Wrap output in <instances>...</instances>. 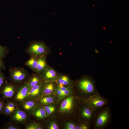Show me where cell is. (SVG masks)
<instances>
[{"instance_id": "d6986e66", "label": "cell", "mask_w": 129, "mask_h": 129, "mask_svg": "<svg viewBox=\"0 0 129 129\" xmlns=\"http://www.w3.org/2000/svg\"><path fill=\"white\" fill-rule=\"evenodd\" d=\"M27 115L23 111L17 109L14 113L12 117V119L19 122H22L25 121L27 118Z\"/></svg>"}, {"instance_id": "7a4b0ae2", "label": "cell", "mask_w": 129, "mask_h": 129, "mask_svg": "<svg viewBox=\"0 0 129 129\" xmlns=\"http://www.w3.org/2000/svg\"><path fill=\"white\" fill-rule=\"evenodd\" d=\"M81 101L75 92L64 98L58 109L59 114L63 118L77 120Z\"/></svg>"}, {"instance_id": "3957f363", "label": "cell", "mask_w": 129, "mask_h": 129, "mask_svg": "<svg viewBox=\"0 0 129 129\" xmlns=\"http://www.w3.org/2000/svg\"><path fill=\"white\" fill-rule=\"evenodd\" d=\"M112 113L109 106H105L97 109L92 123L94 129H103L111 122Z\"/></svg>"}, {"instance_id": "2e32d148", "label": "cell", "mask_w": 129, "mask_h": 129, "mask_svg": "<svg viewBox=\"0 0 129 129\" xmlns=\"http://www.w3.org/2000/svg\"><path fill=\"white\" fill-rule=\"evenodd\" d=\"M47 56H43L39 57L35 72L41 74L49 65L46 61Z\"/></svg>"}, {"instance_id": "4dcf8cb0", "label": "cell", "mask_w": 129, "mask_h": 129, "mask_svg": "<svg viewBox=\"0 0 129 129\" xmlns=\"http://www.w3.org/2000/svg\"><path fill=\"white\" fill-rule=\"evenodd\" d=\"M2 59L0 58V70L5 69V63Z\"/></svg>"}, {"instance_id": "7402d4cb", "label": "cell", "mask_w": 129, "mask_h": 129, "mask_svg": "<svg viewBox=\"0 0 129 129\" xmlns=\"http://www.w3.org/2000/svg\"><path fill=\"white\" fill-rule=\"evenodd\" d=\"M46 111L47 117L53 115L57 110L56 103H52L43 106Z\"/></svg>"}, {"instance_id": "5bb4252c", "label": "cell", "mask_w": 129, "mask_h": 129, "mask_svg": "<svg viewBox=\"0 0 129 129\" xmlns=\"http://www.w3.org/2000/svg\"><path fill=\"white\" fill-rule=\"evenodd\" d=\"M57 86V85L56 82H46L43 96L55 95V93Z\"/></svg>"}, {"instance_id": "9a60e30c", "label": "cell", "mask_w": 129, "mask_h": 129, "mask_svg": "<svg viewBox=\"0 0 129 129\" xmlns=\"http://www.w3.org/2000/svg\"><path fill=\"white\" fill-rule=\"evenodd\" d=\"M37 101H38L41 105L43 106L58 103L57 97L55 95L43 96Z\"/></svg>"}, {"instance_id": "30bf717a", "label": "cell", "mask_w": 129, "mask_h": 129, "mask_svg": "<svg viewBox=\"0 0 129 129\" xmlns=\"http://www.w3.org/2000/svg\"><path fill=\"white\" fill-rule=\"evenodd\" d=\"M31 88L26 82L18 88L15 97V100L22 102L25 100L28 95Z\"/></svg>"}, {"instance_id": "cb8c5ba5", "label": "cell", "mask_w": 129, "mask_h": 129, "mask_svg": "<svg viewBox=\"0 0 129 129\" xmlns=\"http://www.w3.org/2000/svg\"><path fill=\"white\" fill-rule=\"evenodd\" d=\"M26 129H41L42 126L39 123H33L27 125L25 128Z\"/></svg>"}, {"instance_id": "9c48e42d", "label": "cell", "mask_w": 129, "mask_h": 129, "mask_svg": "<svg viewBox=\"0 0 129 129\" xmlns=\"http://www.w3.org/2000/svg\"><path fill=\"white\" fill-rule=\"evenodd\" d=\"M59 73L54 68L49 66L40 75L46 82H56Z\"/></svg>"}, {"instance_id": "4fadbf2b", "label": "cell", "mask_w": 129, "mask_h": 129, "mask_svg": "<svg viewBox=\"0 0 129 129\" xmlns=\"http://www.w3.org/2000/svg\"><path fill=\"white\" fill-rule=\"evenodd\" d=\"M33 115L37 119H42L47 117L46 111L43 106L37 104L32 112Z\"/></svg>"}, {"instance_id": "4316f807", "label": "cell", "mask_w": 129, "mask_h": 129, "mask_svg": "<svg viewBox=\"0 0 129 129\" xmlns=\"http://www.w3.org/2000/svg\"><path fill=\"white\" fill-rule=\"evenodd\" d=\"M48 129H58L59 127L56 122L55 121L50 122L47 127Z\"/></svg>"}, {"instance_id": "f546056e", "label": "cell", "mask_w": 129, "mask_h": 129, "mask_svg": "<svg viewBox=\"0 0 129 129\" xmlns=\"http://www.w3.org/2000/svg\"><path fill=\"white\" fill-rule=\"evenodd\" d=\"M5 129H18L19 128L17 126L14 125H9L6 126L4 128Z\"/></svg>"}, {"instance_id": "52a82bcc", "label": "cell", "mask_w": 129, "mask_h": 129, "mask_svg": "<svg viewBox=\"0 0 129 129\" xmlns=\"http://www.w3.org/2000/svg\"><path fill=\"white\" fill-rule=\"evenodd\" d=\"M86 102L96 110L105 106L109 103L107 99L101 96L99 93L94 95Z\"/></svg>"}, {"instance_id": "44dd1931", "label": "cell", "mask_w": 129, "mask_h": 129, "mask_svg": "<svg viewBox=\"0 0 129 129\" xmlns=\"http://www.w3.org/2000/svg\"><path fill=\"white\" fill-rule=\"evenodd\" d=\"M25 101L22 105V107L25 110L32 111L38 103L36 101L32 100H28Z\"/></svg>"}, {"instance_id": "7c38bea8", "label": "cell", "mask_w": 129, "mask_h": 129, "mask_svg": "<svg viewBox=\"0 0 129 129\" xmlns=\"http://www.w3.org/2000/svg\"><path fill=\"white\" fill-rule=\"evenodd\" d=\"M1 92L4 99L11 98L13 96L15 93V87L12 84L6 83L2 88Z\"/></svg>"}, {"instance_id": "603a6c76", "label": "cell", "mask_w": 129, "mask_h": 129, "mask_svg": "<svg viewBox=\"0 0 129 129\" xmlns=\"http://www.w3.org/2000/svg\"><path fill=\"white\" fill-rule=\"evenodd\" d=\"M91 126L85 123L78 122L74 129H91Z\"/></svg>"}, {"instance_id": "277c9868", "label": "cell", "mask_w": 129, "mask_h": 129, "mask_svg": "<svg viewBox=\"0 0 129 129\" xmlns=\"http://www.w3.org/2000/svg\"><path fill=\"white\" fill-rule=\"evenodd\" d=\"M25 51L30 56H34L38 58L47 56L52 53L51 48L43 42L40 41L32 42Z\"/></svg>"}, {"instance_id": "e0dca14e", "label": "cell", "mask_w": 129, "mask_h": 129, "mask_svg": "<svg viewBox=\"0 0 129 129\" xmlns=\"http://www.w3.org/2000/svg\"><path fill=\"white\" fill-rule=\"evenodd\" d=\"M44 81L41 75L35 73L32 74L26 82L31 88Z\"/></svg>"}, {"instance_id": "83f0119b", "label": "cell", "mask_w": 129, "mask_h": 129, "mask_svg": "<svg viewBox=\"0 0 129 129\" xmlns=\"http://www.w3.org/2000/svg\"><path fill=\"white\" fill-rule=\"evenodd\" d=\"M5 81V77L1 70H0V89L3 86Z\"/></svg>"}, {"instance_id": "d4e9b609", "label": "cell", "mask_w": 129, "mask_h": 129, "mask_svg": "<svg viewBox=\"0 0 129 129\" xmlns=\"http://www.w3.org/2000/svg\"><path fill=\"white\" fill-rule=\"evenodd\" d=\"M7 51V49L6 46L0 45V58L3 59L4 58Z\"/></svg>"}, {"instance_id": "f1b7e54d", "label": "cell", "mask_w": 129, "mask_h": 129, "mask_svg": "<svg viewBox=\"0 0 129 129\" xmlns=\"http://www.w3.org/2000/svg\"><path fill=\"white\" fill-rule=\"evenodd\" d=\"M5 103L3 99H0V114H3Z\"/></svg>"}, {"instance_id": "ffe728a7", "label": "cell", "mask_w": 129, "mask_h": 129, "mask_svg": "<svg viewBox=\"0 0 129 129\" xmlns=\"http://www.w3.org/2000/svg\"><path fill=\"white\" fill-rule=\"evenodd\" d=\"M38 58L34 56H31L30 58L25 62V64L33 71L35 72L37 65Z\"/></svg>"}, {"instance_id": "ac0fdd59", "label": "cell", "mask_w": 129, "mask_h": 129, "mask_svg": "<svg viewBox=\"0 0 129 129\" xmlns=\"http://www.w3.org/2000/svg\"><path fill=\"white\" fill-rule=\"evenodd\" d=\"M17 109L16 105L14 103L8 101L5 103L3 114L9 115L14 113Z\"/></svg>"}, {"instance_id": "5b68a950", "label": "cell", "mask_w": 129, "mask_h": 129, "mask_svg": "<svg viewBox=\"0 0 129 129\" xmlns=\"http://www.w3.org/2000/svg\"><path fill=\"white\" fill-rule=\"evenodd\" d=\"M96 110L86 101H81L77 120L92 125Z\"/></svg>"}, {"instance_id": "ba28073f", "label": "cell", "mask_w": 129, "mask_h": 129, "mask_svg": "<svg viewBox=\"0 0 129 129\" xmlns=\"http://www.w3.org/2000/svg\"><path fill=\"white\" fill-rule=\"evenodd\" d=\"M46 82L43 81L32 87L30 89L26 100H32L37 101L43 95Z\"/></svg>"}, {"instance_id": "8992f818", "label": "cell", "mask_w": 129, "mask_h": 129, "mask_svg": "<svg viewBox=\"0 0 129 129\" xmlns=\"http://www.w3.org/2000/svg\"><path fill=\"white\" fill-rule=\"evenodd\" d=\"M10 78L14 83H18L24 81L28 76L27 71L20 67H12L9 70Z\"/></svg>"}, {"instance_id": "8fae6325", "label": "cell", "mask_w": 129, "mask_h": 129, "mask_svg": "<svg viewBox=\"0 0 129 129\" xmlns=\"http://www.w3.org/2000/svg\"><path fill=\"white\" fill-rule=\"evenodd\" d=\"M56 82L58 86L66 87L74 84V81L71 79L68 74L61 73H59Z\"/></svg>"}, {"instance_id": "6da1fadb", "label": "cell", "mask_w": 129, "mask_h": 129, "mask_svg": "<svg viewBox=\"0 0 129 129\" xmlns=\"http://www.w3.org/2000/svg\"><path fill=\"white\" fill-rule=\"evenodd\" d=\"M95 82L92 77L87 75H83L74 81L75 92L81 101H86L94 95L99 93Z\"/></svg>"}, {"instance_id": "484cf974", "label": "cell", "mask_w": 129, "mask_h": 129, "mask_svg": "<svg viewBox=\"0 0 129 129\" xmlns=\"http://www.w3.org/2000/svg\"><path fill=\"white\" fill-rule=\"evenodd\" d=\"M77 120L75 122H68L65 125L64 128L66 129H74L75 126L78 122Z\"/></svg>"}]
</instances>
